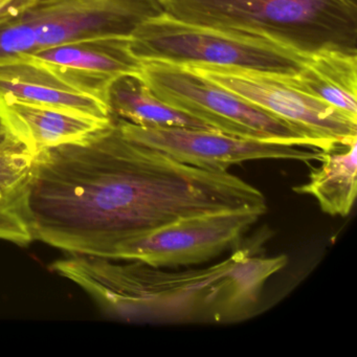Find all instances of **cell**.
Returning <instances> with one entry per match:
<instances>
[{"instance_id": "6da1fadb", "label": "cell", "mask_w": 357, "mask_h": 357, "mask_svg": "<svg viewBox=\"0 0 357 357\" xmlns=\"http://www.w3.org/2000/svg\"><path fill=\"white\" fill-rule=\"evenodd\" d=\"M34 240L106 257L118 244L183 217L267 212L254 185L183 164L125 137L116 121L35 155L29 196Z\"/></svg>"}, {"instance_id": "7a4b0ae2", "label": "cell", "mask_w": 357, "mask_h": 357, "mask_svg": "<svg viewBox=\"0 0 357 357\" xmlns=\"http://www.w3.org/2000/svg\"><path fill=\"white\" fill-rule=\"evenodd\" d=\"M287 257L236 250L204 268L166 271L135 260L68 254L52 269L80 286L105 314L132 323L231 324L256 311L267 280Z\"/></svg>"}, {"instance_id": "3957f363", "label": "cell", "mask_w": 357, "mask_h": 357, "mask_svg": "<svg viewBox=\"0 0 357 357\" xmlns=\"http://www.w3.org/2000/svg\"><path fill=\"white\" fill-rule=\"evenodd\" d=\"M176 20L258 37L303 55L357 54L356 0H158Z\"/></svg>"}, {"instance_id": "277c9868", "label": "cell", "mask_w": 357, "mask_h": 357, "mask_svg": "<svg viewBox=\"0 0 357 357\" xmlns=\"http://www.w3.org/2000/svg\"><path fill=\"white\" fill-rule=\"evenodd\" d=\"M130 47L142 62L241 68L281 77L296 76L310 57L266 39L189 24L165 12L133 31Z\"/></svg>"}, {"instance_id": "5b68a950", "label": "cell", "mask_w": 357, "mask_h": 357, "mask_svg": "<svg viewBox=\"0 0 357 357\" xmlns=\"http://www.w3.org/2000/svg\"><path fill=\"white\" fill-rule=\"evenodd\" d=\"M162 13L158 0H35L0 20V61L75 41L131 36Z\"/></svg>"}, {"instance_id": "8992f818", "label": "cell", "mask_w": 357, "mask_h": 357, "mask_svg": "<svg viewBox=\"0 0 357 357\" xmlns=\"http://www.w3.org/2000/svg\"><path fill=\"white\" fill-rule=\"evenodd\" d=\"M141 77L158 99L214 130L252 141L313 148L304 135L287 123L204 78L189 66L143 62Z\"/></svg>"}, {"instance_id": "52a82bcc", "label": "cell", "mask_w": 357, "mask_h": 357, "mask_svg": "<svg viewBox=\"0 0 357 357\" xmlns=\"http://www.w3.org/2000/svg\"><path fill=\"white\" fill-rule=\"evenodd\" d=\"M187 66L287 123L315 149L324 151L336 144L350 143L357 139V123L328 104L298 91L288 81V77L241 68Z\"/></svg>"}, {"instance_id": "ba28073f", "label": "cell", "mask_w": 357, "mask_h": 357, "mask_svg": "<svg viewBox=\"0 0 357 357\" xmlns=\"http://www.w3.org/2000/svg\"><path fill=\"white\" fill-rule=\"evenodd\" d=\"M260 217L248 211L183 217L118 244L105 258L139 261L164 268L202 264L231 248Z\"/></svg>"}, {"instance_id": "9c48e42d", "label": "cell", "mask_w": 357, "mask_h": 357, "mask_svg": "<svg viewBox=\"0 0 357 357\" xmlns=\"http://www.w3.org/2000/svg\"><path fill=\"white\" fill-rule=\"evenodd\" d=\"M121 132L142 145L160 150L183 164L204 170L227 172L248 160H290L308 162L321 160V150L302 146L252 141L216 130L179 127L137 126L114 118Z\"/></svg>"}, {"instance_id": "30bf717a", "label": "cell", "mask_w": 357, "mask_h": 357, "mask_svg": "<svg viewBox=\"0 0 357 357\" xmlns=\"http://www.w3.org/2000/svg\"><path fill=\"white\" fill-rule=\"evenodd\" d=\"M112 80L30 55L0 61V99L59 108L104 122L112 120L106 102Z\"/></svg>"}, {"instance_id": "8fae6325", "label": "cell", "mask_w": 357, "mask_h": 357, "mask_svg": "<svg viewBox=\"0 0 357 357\" xmlns=\"http://www.w3.org/2000/svg\"><path fill=\"white\" fill-rule=\"evenodd\" d=\"M0 118L9 133L36 155L43 150L81 141L112 123L68 110L0 99Z\"/></svg>"}, {"instance_id": "7c38bea8", "label": "cell", "mask_w": 357, "mask_h": 357, "mask_svg": "<svg viewBox=\"0 0 357 357\" xmlns=\"http://www.w3.org/2000/svg\"><path fill=\"white\" fill-rule=\"evenodd\" d=\"M34 158L11 133L0 142V239L20 246L34 241L29 210Z\"/></svg>"}, {"instance_id": "4fadbf2b", "label": "cell", "mask_w": 357, "mask_h": 357, "mask_svg": "<svg viewBox=\"0 0 357 357\" xmlns=\"http://www.w3.org/2000/svg\"><path fill=\"white\" fill-rule=\"evenodd\" d=\"M294 87L357 123V54H314L298 74L288 77Z\"/></svg>"}, {"instance_id": "5bb4252c", "label": "cell", "mask_w": 357, "mask_h": 357, "mask_svg": "<svg viewBox=\"0 0 357 357\" xmlns=\"http://www.w3.org/2000/svg\"><path fill=\"white\" fill-rule=\"evenodd\" d=\"M106 102L112 116L137 126L214 130L202 121L158 99L141 75H122L112 79L108 84Z\"/></svg>"}, {"instance_id": "9a60e30c", "label": "cell", "mask_w": 357, "mask_h": 357, "mask_svg": "<svg viewBox=\"0 0 357 357\" xmlns=\"http://www.w3.org/2000/svg\"><path fill=\"white\" fill-rule=\"evenodd\" d=\"M36 59L114 79L141 75L143 62L133 55L130 36H107L75 41L29 54Z\"/></svg>"}, {"instance_id": "2e32d148", "label": "cell", "mask_w": 357, "mask_h": 357, "mask_svg": "<svg viewBox=\"0 0 357 357\" xmlns=\"http://www.w3.org/2000/svg\"><path fill=\"white\" fill-rule=\"evenodd\" d=\"M319 162L321 166L313 169L308 183L294 191L314 197L326 214L347 216L356 198L357 139L324 150Z\"/></svg>"}, {"instance_id": "e0dca14e", "label": "cell", "mask_w": 357, "mask_h": 357, "mask_svg": "<svg viewBox=\"0 0 357 357\" xmlns=\"http://www.w3.org/2000/svg\"><path fill=\"white\" fill-rule=\"evenodd\" d=\"M35 0H0V20L20 13Z\"/></svg>"}, {"instance_id": "ac0fdd59", "label": "cell", "mask_w": 357, "mask_h": 357, "mask_svg": "<svg viewBox=\"0 0 357 357\" xmlns=\"http://www.w3.org/2000/svg\"><path fill=\"white\" fill-rule=\"evenodd\" d=\"M8 133H9V131H8L7 127H6L3 120L0 118V142L3 141V139L7 137Z\"/></svg>"}]
</instances>
